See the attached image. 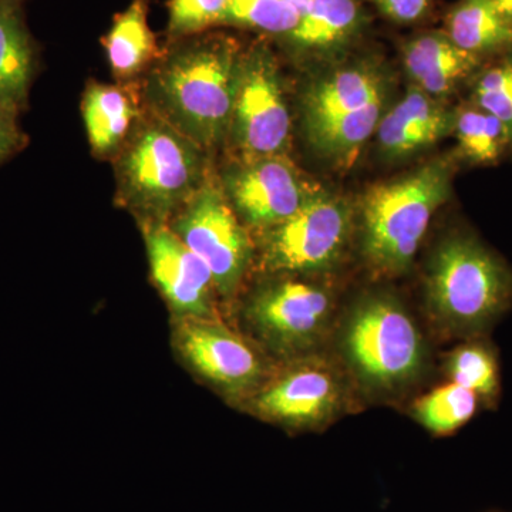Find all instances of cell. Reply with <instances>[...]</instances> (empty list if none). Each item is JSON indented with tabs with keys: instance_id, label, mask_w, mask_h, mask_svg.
Returning a JSON list of instances; mask_svg holds the SVG:
<instances>
[{
	"instance_id": "27",
	"label": "cell",
	"mask_w": 512,
	"mask_h": 512,
	"mask_svg": "<svg viewBox=\"0 0 512 512\" xmlns=\"http://www.w3.org/2000/svg\"><path fill=\"white\" fill-rule=\"evenodd\" d=\"M299 19L301 13L282 0H229L224 23L288 37Z\"/></svg>"
},
{
	"instance_id": "11",
	"label": "cell",
	"mask_w": 512,
	"mask_h": 512,
	"mask_svg": "<svg viewBox=\"0 0 512 512\" xmlns=\"http://www.w3.org/2000/svg\"><path fill=\"white\" fill-rule=\"evenodd\" d=\"M235 210L256 227L272 228L296 214L313 191L284 156L252 158L225 177Z\"/></svg>"
},
{
	"instance_id": "23",
	"label": "cell",
	"mask_w": 512,
	"mask_h": 512,
	"mask_svg": "<svg viewBox=\"0 0 512 512\" xmlns=\"http://www.w3.org/2000/svg\"><path fill=\"white\" fill-rule=\"evenodd\" d=\"M453 133L458 153L471 164H493L511 147L503 124L473 103L456 111Z\"/></svg>"
},
{
	"instance_id": "16",
	"label": "cell",
	"mask_w": 512,
	"mask_h": 512,
	"mask_svg": "<svg viewBox=\"0 0 512 512\" xmlns=\"http://www.w3.org/2000/svg\"><path fill=\"white\" fill-rule=\"evenodd\" d=\"M383 90L379 72L369 64L340 69L320 80L303 97L306 134L311 136L330 121L360 109Z\"/></svg>"
},
{
	"instance_id": "22",
	"label": "cell",
	"mask_w": 512,
	"mask_h": 512,
	"mask_svg": "<svg viewBox=\"0 0 512 512\" xmlns=\"http://www.w3.org/2000/svg\"><path fill=\"white\" fill-rule=\"evenodd\" d=\"M383 100L384 90L377 93L360 109L319 128L318 131L308 136L309 141L319 153L330 160L339 164L350 163L360 147L377 130L383 117Z\"/></svg>"
},
{
	"instance_id": "3",
	"label": "cell",
	"mask_w": 512,
	"mask_h": 512,
	"mask_svg": "<svg viewBox=\"0 0 512 512\" xmlns=\"http://www.w3.org/2000/svg\"><path fill=\"white\" fill-rule=\"evenodd\" d=\"M426 293L441 328L453 335H477L510 305L512 275L477 238L451 235L431 258Z\"/></svg>"
},
{
	"instance_id": "13",
	"label": "cell",
	"mask_w": 512,
	"mask_h": 512,
	"mask_svg": "<svg viewBox=\"0 0 512 512\" xmlns=\"http://www.w3.org/2000/svg\"><path fill=\"white\" fill-rule=\"evenodd\" d=\"M146 244L151 272L158 288L175 311L190 318L211 312L214 278L207 264L171 228L148 222Z\"/></svg>"
},
{
	"instance_id": "19",
	"label": "cell",
	"mask_w": 512,
	"mask_h": 512,
	"mask_svg": "<svg viewBox=\"0 0 512 512\" xmlns=\"http://www.w3.org/2000/svg\"><path fill=\"white\" fill-rule=\"evenodd\" d=\"M82 111L94 153L106 157L119 151L133 131L138 103L124 87L94 83L84 93Z\"/></svg>"
},
{
	"instance_id": "5",
	"label": "cell",
	"mask_w": 512,
	"mask_h": 512,
	"mask_svg": "<svg viewBox=\"0 0 512 512\" xmlns=\"http://www.w3.org/2000/svg\"><path fill=\"white\" fill-rule=\"evenodd\" d=\"M342 350L357 382L375 394L409 386L426 357L416 322L387 295H369L357 303L343 328Z\"/></svg>"
},
{
	"instance_id": "7",
	"label": "cell",
	"mask_w": 512,
	"mask_h": 512,
	"mask_svg": "<svg viewBox=\"0 0 512 512\" xmlns=\"http://www.w3.org/2000/svg\"><path fill=\"white\" fill-rule=\"evenodd\" d=\"M171 231L207 264L215 288L232 295L247 271L252 248L220 188L202 185L177 212Z\"/></svg>"
},
{
	"instance_id": "33",
	"label": "cell",
	"mask_w": 512,
	"mask_h": 512,
	"mask_svg": "<svg viewBox=\"0 0 512 512\" xmlns=\"http://www.w3.org/2000/svg\"><path fill=\"white\" fill-rule=\"evenodd\" d=\"M12 2L19 3V5H20V3L23 2V0H12Z\"/></svg>"
},
{
	"instance_id": "26",
	"label": "cell",
	"mask_w": 512,
	"mask_h": 512,
	"mask_svg": "<svg viewBox=\"0 0 512 512\" xmlns=\"http://www.w3.org/2000/svg\"><path fill=\"white\" fill-rule=\"evenodd\" d=\"M446 370L451 382L466 387L478 397L491 399L500 387L497 359L491 349L480 342L454 349L447 357Z\"/></svg>"
},
{
	"instance_id": "24",
	"label": "cell",
	"mask_w": 512,
	"mask_h": 512,
	"mask_svg": "<svg viewBox=\"0 0 512 512\" xmlns=\"http://www.w3.org/2000/svg\"><path fill=\"white\" fill-rule=\"evenodd\" d=\"M478 399L476 393L451 382L420 397L414 403L413 416L431 433H454L473 419Z\"/></svg>"
},
{
	"instance_id": "25",
	"label": "cell",
	"mask_w": 512,
	"mask_h": 512,
	"mask_svg": "<svg viewBox=\"0 0 512 512\" xmlns=\"http://www.w3.org/2000/svg\"><path fill=\"white\" fill-rule=\"evenodd\" d=\"M471 103L503 124L512 147V52L484 62L474 76Z\"/></svg>"
},
{
	"instance_id": "10",
	"label": "cell",
	"mask_w": 512,
	"mask_h": 512,
	"mask_svg": "<svg viewBox=\"0 0 512 512\" xmlns=\"http://www.w3.org/2000/svg\"><path fill=\"white\" fill-rule=\"evenodd\" d=\"M338 373L319 359H303L265 384L254 396V410L285 426L313 429L342 409Z\"/></svg>"
},
{
	"instance_id": "8",
	"label": "cell",
	"mask_w": 512,
	"mask_h": 512,
	"mask_svg": "<svg viewBox=\"0 0 512 512\" xmlns=\"http://www.w3.org/2000/svg\"><path fill=\"white\" fill-rule=\"evenodd\" d=\"M350 215L338 198L316 192L288 220L269 228L265 265L272 271H319L332 265L348 241Z\"/></svg>"
},
{
	"instance_id": "28",
	"label": "cell",
	"mask_w": 512,
	"mask_h": 512,
	"mask_svg": "<svg viewBox=\"0 0 512 512\" xmlns=\"http://www.w3.org/2000/svg\"><path fill=\"white\" fill-rule=\"evenodd\" d=\"M229 0H170L168 33L185 37L224 23Z\"/></svg>"
},
{
	"instance_id": "18",
	"label": "cell",
	"mask_w": 512,
	"mask_h": 512,
	"mask_svg": "<svg viewBox=\"0 0 512 512\" xmlns=\"http://www.w3.org/2000/svg\"><path fill=\"white\" fill-rule=\"evenodd\" d=\"M444 32L464 52L483 60L512 52V22L494 0H458L448 10Z\"/></svg>"
},
{
	"instance_id": "9",
	"label": "cell",
	"mask_w": 512,
	"mask_h": 512,
	"mask_svg": "<svg viewBox=\"0 0 512 512\" xmlns=\"http://www.w3.org/2000/svg\"><path fill=\"white\" fill-rule=\"evenodd\" d=\"M332 295L318 285L282 281L265 286L248 306L256 333L282 355L315 348L333 319Z\"/></svg>"
},
{
	"instance_id": "21",
	"label": "cell",
	"mask_w": 512,
	"mask_h": 512,
	"mask_svg": "<svg viewBox=\"0 0 512 512\" xmlns=\"http://www.w3.org/2000/svg\"><path fill=\"white\" fill-rule=\"evenodd\" d=\"M365 23L359 0H313L286 39L302 50L328 52L359 35Z\"/></svg>"
},
{
	"instance_id": "30",
	"label": "cell",
	"mask_w": 512,
	"mask_h": 512,
	"mask_svg": "<svg viewBox=\"0 0 512 512\" xmlns=\"http://www.w3.org/2000/svg\"><path fill=\"white\" fill-rule=\"evenodd\" d=\"M19 111L0 100V163L25 146V134L18 124Z\"/></svg>"
},
{
	"instance_id": "6",
	"label": "cell",
	"mask_w": 512,
	"mask_h": 512,
	"mask_svg": "<svg viewBox=\"0 0 512 512\" xmlns=\"http://www.w3.org/2000/svg\"><path fill=\"white\" fill-rule=\"evenodd\" d=\"M229 131L248 160L282 156L288 146L291 117L278 64L266 46L256 45L242 56Z\"/></svg>"
},
{
	"instance_id": "2",
	"label": "cell",
	"mask_w": 512,
	"mask_h": 512,
	"mask_svg": "<svg viewBox=\"0 0 512 512\" xmlns=\"http://www.w3.org/2000/svg\"><path fill=\"white\" fill-rule=\"evenodd\" d=\"M204 151L157 114L141 121L117 157L120 200L147 224H163L205 184Z\"/></svg>"
},
{
	"instance_id": "20",
	"label": "cell",
	"mask_w": 512,
	"mask_h": 512,
	"mask_svg": "<svg viewBox=\"0 0 512 512\" xmlns=\"http://www.w3.org/2000/svg\"><path fill=\"white\" fill-rule=\"evenodd\" d=\"M111 72L119 80L137 76L160 57L156 36L148 25L147 0H133L114 18L113 26L103 37Z\"/></svg>"
},
{
	"instance_id": "15",
	"label": "cell",
	"mask_w": 512,
	"mask_h": 512,
	"mask_svg": "<svg viewBox=\"0 0 512 512\" xmlns=\"http://www.w3.org/2000/svg\"><path fill=\"white\" fill-rule=\"evenodd\" d=\"M454 119L456 111L413 86L380 120V148L387 157L410 156L453 133Z\"/></svg>"
},
{
	"instance_id": "4",
	"label": "cell",
	"mask_w": 512,
	"mask_h": 512,
	"mask_svg": "<svg viewBox=\"0 0 512 512\" xmlns=\"http://www.w3.org/2000/svg\"><path fill=\"white\" fill-rule=\"evenodd\" d=\"M453 167L447 160L367 192L362 204L363 254L383 275H400L413 264L434 214L448 200Z\"/></svg>"
},
{
	"instance_id": "31",
	"label": "cell",
	"mask_w": 512,
	"mask_h": 512,
	"mask_svg": "<svg viewBox=\"0 0 512 512\" xmlns=\"http://www.w3.org/2000/svg\"><path fill=\"white\" fill-rule=\"evenodd\" d=\"M282 2H285L286 5L291 6L292 9H295L296 12L302 15L311 6L313 0H282Z\"/></svg>"
},
{
	"instance_id": "29",
	"label": "cell",
	"mask_w": 512,
	"mask_h": 512,
	"mask_svg": "<svg viewBox=\"0 0 512 512\" xmlns=\"http://www.w3.org/2000/svg\"><path fill=\"white\" fill-rule=\"evenodd\" d=\"M397 25H414L426 19L433 0H366Z\"/></svg>"
},
{
	"instance_id": "14",
	"label": "cell",
	"mask_w": 512,
	"mask_h": 512,
	"mask_svg": "<svg viewBox=\"0 0 512 512\" xmlns=\"http://www.w3.org/2000/svg\"><path fill=\"white\" fill-rule=\"evenodd\" d=\"M404 69L414 86L433 99L450 96L474 79L487 60L460 49L444 30H431L407 39L402 46Z\"/></svg>"
},
{
	"instance_id": "32",
	"label": "cell",
	"mask_w": 512,
	"mask_h": 512,
	"mask_svg": "<svg viewBox=\"0 0 512 512\" xmlns=\"http://www.w3.org/2000/svg\"><path fill=\"white\" fill-rule=\"evenodd\" d=\"M494 2L505 18L512 22V0H494Z\"/></svg>"
},
{
	"instance_id": "12",
	"label": "cell",
	"mask_w": 512,
	"mask_h": 512,
	"mask_svg": "<svg viewBox=\"0 0 512 512\" xmlns=\"http://www.w3.org/2000/svg\"><path fill=\"white\" fill-rule=\"evenodd\" d=\"M180 348L188 363L225 392L247 393L261 382L258 353L231 330L197 319L180 329Z\"/></svg>"
},
{
	"instance_id": "1",
	"label": "cell",
	"mask_w": 512,
	"mask_h": 512,
	"mask_svg": "<svg viewBox=\"0 0 512 512\" xmlns=\"http://www.w3.org/2000/svg\"><path fill=\"white\" fill-rule=\"evenodd\" d=\"M242 56L228 36L181 43L148 79L147 99L154 113L204 150L217 147L231 128Z\"/></svg>"
},
{
	"instance_id": "17",
	"label": "cell",
	"mask_w": 512,
	"mask_h": 512,
	"mask_svg": "<svg viewBox=\"0 0 512 512\" xmlns=\"http://www.w3.org/2000/svg\"><path fill=\"white\" fill-rule=\"evenodd\" d=\"M36 47L19 3L0 0V100L19 111L28 103Z\"/></svg>"
}]
</instances>
